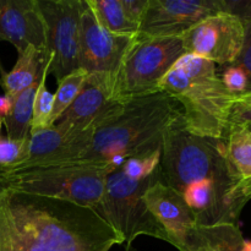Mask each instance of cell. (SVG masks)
Returning a JSON list of instances; mask_svg holds the SVG:
<instances>
[{
  "label": "cell",
  "mask_w": 251,
  "mask_h": 251,
  "mask_svg": "<svg viewBox=\"0 0 251 251\" xmlns=\"http://www.w3.org/2000/svg\"><path fill=\"white\" fill-rule=\"evenodd\" d=\"M248 92H251V91H248Z\"/></svg>",
  "instance_id": "obj_34"
},
{
  "label": "cell",
  "mask_w": 251,
  "mask_h": 251,
  "mask_svg": "<svg viewBox=\"0 0 251 251\" xmlns=\"http://www.w3.org/2000/svg\"><path fill=\"white\" fill-rule=\"evenodd\" d=\"M244 22L228 11H218L194 25L181 36L185 54L213 64L232 65L244 43Z\"/></svg>",
  "instance_id": "obj_9"
},
{
  "label": "cell",
  "mask_w": 251,
  "mask_h": 251,
  "mask_svg": "<svg viewBox=\"0 0 251 251\" xmlns=\"http://www.w3.org/2000/svg\"><path fill=\"white\" fill-rule=\"evenodd\" d=\"M144 202L168 237L169 244L179 251H188L198 222L183 196L161 181L152 183L145 191Z\"/></svg>",
  "instance_id": "obj_13"
},
{
  "label": "cell",
  "mask_w": 251,
  "mask_h": 251,
  "mask_svg": "<svg viewBox=\"0 0 251 251\" xmlns=\"http://www.w3.org/2000/svg\"><path fill=\"white\" fill-rule=\"evenodd\" d=\"M159 167L162 183L179 194L205 180L233 185L222 154V140L190 134L184 129L181 118L164 132Z\"/></svg>",
  "instance_id": "obj_4"
},
{
  "label": "cell",
  "mask_w": 251,
  "mask_h": 251,
  "mask_svg": "<svg viewBox=\"0 0 251 251\" xmlns=\"http://www.w3.org/2000/svg\"><path fill=\"white\" fill-rule=\"evenodd\" d=\"M222 154L233 185L251 178V130L247 125H228Z\"/></svg>",
  "instance_id": "obj_15"
},
{
  "label": "cell",
  "mask_w": 251,
  "mask_h": 251,
  "mask_svg": "<svg viewBox=\"0 0 251 251\" xmlns=\"http://www.w3.org/2000/svg\"><path fill=\"white\" fill-rule=\"evenodd\" d=\"M46 26L49 74L60 81L78 69V38L82 0H37Z\"/></svg>",
  "instance_id": "obj_8"
},
{
  "label": "cell",
  "mask_w": 251,
  "mask_h": 251,
  "mask_svg": "<svg viewBox=\"0 0 251 251\" xmlns=\"http://www.w3.org/2000/svg\"><path fill=\"white\" fill-rule=\"evenodd\" d=\"M49 61L46 51L38 50L33 46L27 47L19 54V59L12 70L2 75L5 96L12 100L20 92L38 83Z\"/></svg>",
  "instance_id": "obj_16"
},
{
  "label": "cell",
  "mask_w": 251,
  "mask_h": 251,
  "mask_svg": "<svg viewBox=\"0 0 251 251\" xmlns=\"http://www.w3.org/2000/svg\"><path fill=\"white\" fill-rule=\"evenodd\" d=\"M123 107L113 100V74H88L80 93L55 123V126L69 132L96 131L119 114Z\"/></svg>",
  "instance_id": "obj_10"
},
{
  "label": "cell",
  "mask_w": 251,
  "mask_h": 251,
  "mask_svg": "<svg viewBox=\"0 0 251 251\" xmlns=\"http://www.w3.org/2000/svg\"><path fill=\"white\" fill-rule=\"evenodd\" d=\"M185 55L181 37L136 34L113 74V100L126 104L159 92V82Z\"/></svg>",
  "instance_id": "obj_6"
},
{
  "label": "cell",
  "mask_w": 251,
  "mask_h": 251,
  "mask_svg": "<svg viewBox=\"0 0 251 251\" xmlns=\"http://www.w3.org/2000/svg\"><path fill=\"white\" fill-rule=\"evenodd\" d=\"M243 251H251V240H244Z\"/></svg>",
  "instance_id": "obj_31"
},
{
  "label": "cell",
  "mask_w": 251,
  "mask_h": 251,
  "mask_svg": "<svg viewBox=\"0 0 251 251\" xmlns=\"http://www.w3.org/2000/svg\"><path fill=\"white\" fill-rule=\"evenodd\" d=\"M223 11L222 0H149L137 34L181 37L205 17Z\"/></svg>",
  "instance_id": "obj_11"
},
{
  "label": "cell",
  "mask_w": 251,
  "mask_h": 251,
  "mask_svg": "<svg viewBox=\"0 0 251 251\" xmlns=\"http://www.w3.org/2000/svg\"><path fill=\"white\" fill-rule=\"evenodd\" d=\"M87 76V71L83 69H76L75 71L58 81V88H56L55 95H53V108H51V113L48 119V129L54 126L61 115L65 113V110L73 104L75 98L80 93Z\"/></svg>",
  "instance_id": "obj_20"
},
{
  "label": "cell",
  "mask_w": 251,
  "mask_h": 251,
  "mask_svg": "<svg viewBox=\"0 0 251 251\" xmlns=\"http://www.w3.org/2000/svg\"><path fill=\"white\" fill-rule=\"evenodd\" d=\"M223 85L227 88L230 95H242L248 91V76L243 69L237 65H227L226 70L223 71V75L221 77Z\"/></svg>",
  "instance_id": "obj_24"
},
{
  "label": "cell",
  "mask_w": 251,
  "mask_h": 251,
  "mask_svg": "<svg viewBox=\"0 0 251 251\" xmlns=\"http://www.w3.org/2000/svg\"><path fill=\"white\" fill-rule=\"evenodd\" d=\"M161 163V149L152 153L127 158L120 169L125 176L131 180L140 181L156 173Z\"/></svg>",
  "instance_id": "obj_22"
},
{
  "label": "cell",
  "mask_w": 251,
  "mask_h": 251,
  "mask_svg": "<svg viewBox=\"0 0 251 251\" xmlns=\"http://www.w3.org/2000/svg\"><path fill=\"white\" fill-rule=\"evenodd\" d=\"M37 87L38 83H34L20 92L12 100L9 114L2 119L9 140H24L29 136L32 114H33V100Z\"/></svg>",
  "instance_id": "obj_19"
},
{
  "label": "cell",
  "mask_w": 251,
  "mask_h": 251,
  "mask_svg": "<svg viewBox=\"0 0 251 251\" xmlns=\"http://www.w3.org/2000/svg\"><path fill=\"white\" fill-rule=\"evenodd\" d=\"M28 139L29 136L24 140L0 139V171L24 161L28 149Z\"/></svg>",
  "instance_id": "obj_23"
},
{
  "label": "cell",
  "mask_w": 251,
  "mask_h": 251,
  "mask_svg": "<svg viewBox=\"0 0 251 251\" xmlns=\"http://www.w3.org/2000/svg\"><path fill=\"white\" fill-rule=\"evenodd\" d=\"M180 118L179 105L162 91L131 100L96 130L86 153L74 163H108L119 168L127 158L161 149L164 132Z\"/></svg>",
  "instance_id": "obj_2"
},
{
  "label": "cell",
  "mask_w": 251,
  "mask_h": 251,
  "mask_svg": "<svg viewBox=\"0 0 251 251\" xmlns=\"http://www.w3.org/2000/svg\"><path fill=\"white\" fill-rule=\"evenodd\" d=\"M100 27L114 34L134 36L139 27L130 21L122 0H85Z\"/></svg>",
  "instance_id": "obj_18"
},
{
  "label": "cell",
  "mask_w": 251,
  "mask_h": 251,
  "mask_svg": "<svg viewBox=\"0 0 251 251\" xmlns=\"http://www.w3.org/2000/svg\"><path fill=\"white\" fill-rule=\"evenodd\" d=\"M0 41H6L21 54L33 46L46 51V26L37 0H0Z\"/></svg>",
  "instance_id": "obj_14"
},
{
  "label": "cell",
  "mask_w": 251,
  "mask_h": 251,
  "mask_svg": "<svg viewBox=\"0 0 251 251\" xmlns=\"http://www.w3.org/2000/svg\"><path fill=\"white\" fill-rule=\"evenodd\" d=\"M251 199V178L232 186L228 194V205L233 218L237 220L243 206Z\"/></svg>",
  "instance_id": "obj_25"
},
{
  "label": "cell",
  "mask_w": 251,
  "mask_h": 251,
  "mask_svg": "<svg viewBox=\"0 0 251 251\" xmlns=\"http://www.w3.org/2000/svg\"><path fill=\"white\" fill-rule=\"evenodd\" d=\"M247 126H248V127H249V129L251 130V125H247Z\"/></svg>",
  "instance_id": "obj_33"
},
{
  "label": "cell",
  "mask_w": 251,
  "mask_h": 251,
  "mask_svg": "<svg viewBox=\"0 0 251 251\" xmlns=\"http://www.w3.org/2000/svg\"><path fill=\"white\" fill-rule=\"evenodd\" d=\"M244 43H243L242 51L237 60L233 63V65L239 66L240 69L244 70V73L248 76V91H251V19L244 20ZM247 91V92H248Z\"/></svg>",
  "instance_id": "obj_27"
},
{
  "label": "cell",
  "mask_w": 251,
  "mask_h": 251,
  "mask_svg": "<svg viewBox=\"0 0 251 251\" xmlns=\"http://www.w3.org/2000/svg\"><path fill=\"white\" fill-rule=\"evenodd\" d=\"M1 125H2V118L0 117V130H1Z\"/></svg>",
  "instance_id": "obj_32"
},
{
  "label": "cell",
  "mask_w": 251,
  "mask_h": 251,
  "mask_svg": "<svg viewBox=\"0 0 251 251\" xmlns=\"http://www.w3.org/2000/svg\"><path fill=\"white\" fill-rule=\"evenodd\" d=\"M12 100L6 96H0V117L4 119L7 114H9L10 109H11Z\"/></svg>",
  "instance_id": "obj_30"
},
{
  "label": "cell",
  "mask_w": 251,
  "mask_h": 251,
  "mask_svg": "<svg viewBox=\"0 0 251 251\" xmlns=\"http://www.w3.org/2000/svg\"><path fill=\"white\" fill-rule=\"evenodd\" d=\"M6 191L7 251H109L120 235L92 207Z\"/></svg>",
  "instance_id": "obj_1"
},
{
  "label": "cell",
  "mask_w": 251,
  "mask_h": 251,
  "mask_svg": "<svg viewBox=\"0 0 251 251\" xmlns=\"http://www.w3.org/2000/svg\"><path fill=\"white\" fill-rule=\"evenodd\" d=\"M50 70V61L47 64L41 80L38 82L33 100V114L29 134L48 129V119L53 108V95L47 90V76Z\"/></svg>",
  "instance_id": "obj_21"
},
{
  "label": "cell",
  "mask_w": 251,
  "mask_h": 251,
  "mask_svg": "<svg viewBox=\"0 0 251 251\" xmlns=\"http://www.w3.org/2000/svg\"><path fill=\"white\" fill-rule=\"evenodd\" d=\"M229 124L251 125V92L235 96L230 110Z\"/></svg>",
  "instance_id": "obj_26"
},
{
  "label": "cell",
  "mask_w": 251,
  "mask_h": 251,
  "mask_svg": "<svg viewBox=\"0 0 251 251\" xmlns=\"http://www.w3.org/2000/svg\"><path fill=\"white\" fill-rule=\"evenodd\" d=\"M9 226L6 215V191L0 190V251H7Z\"/></svg>",
  "instance_id": "obj_28"
},
{
  "label": "cell",
  "mask_w": 251,
  "mask_h": 251,
  "mask_svg": "<svg viewBox=\"0 0 251 251\" xmlns=\"http://www.w3.org/2000/svg\"><path fill=\"white\" fill-rule=\"evenodd\" d=\"M161 178V167L144 180L126 178L119 168L110 172L105 179L104 193L96 211L120 235L125 251L140 235H149L169 243L163 228L151 215L144 202L146 189Z\"/></svg>",
  "instance_id": "obj_7"
},
{
  "label": "cell",
  "mask_w": 251,
  "mask_h": 251,
  "mask_svg": "<svg viewBox=\"0 0 251 251\" xmlns=\"http://www.w3.org/2000/svg\"><path fill=\"white\" fill-rule=\"evenodd\" d=\"M244 240L234 222L198 226L188 251H243Z\"/></svg>",
  "instance_id": "obj_17"
},
{
  "label": "cell",
  "mask_w": 251,
  "mask_h": 251,
  "mask_svg": "<svg viewBox=\"0 0 251 251\" xmlns=\"http://www.w3.org/2000/svg\"><path fill=\"white\" fill-rule=\"evenodd\" d=\"M136 34L129 36L110 33L98 25L90 7L86 5L85 0H82L78 38V69H83L88 74H114Z\"/></svg>",
  "instance_id": "obj_12"
},
{
  "label": "cell",
  "mask_w": 251,
  "mask_h": 251,
  "mask_svg": "<svg viewBox=\"0 0 251 251\" xmlns=\"http://www.w3.org/2000/svg\"><path fill=\"white\" fill-rule=\"evenodd\" d=\"M122 1L130 21L140 27L149 0H122Z\"/></svg>",
  "instance_id": "obj_29"
},
{
  "label": "cell",
  "mask_w": 251,
  "mask_h": 251,
  "mask_svg": "<svg viewBox=\"0 0 251 251\" xmlns=\"http://www.w3.org/2000/svg\"><path fill=\"white\" fill-rule=\"evenodd\" d=\"M158 87L179 105L186 131L206 139H225L235 96L225 87L216 64L185 54L172 66Z\"/></svg>",
  "instance_id": "obj_3"
},
{
  "label": "cell",
  "mask_w": 251,
  "mask_h": 251,
  "mask_svg": "<svg viewBox=\"0 0 251 251\" xmlns=\"http://www.w3.org/2000/svg\"><path fill=\"white\" fill-rule=\"evenodd\" d=\"M112 171L108 163H73L0 174V190L47 196L97 208L103 198L105 179Z\"/></svg>",
  "instance_id": "obj_5"
}]
</instances>
